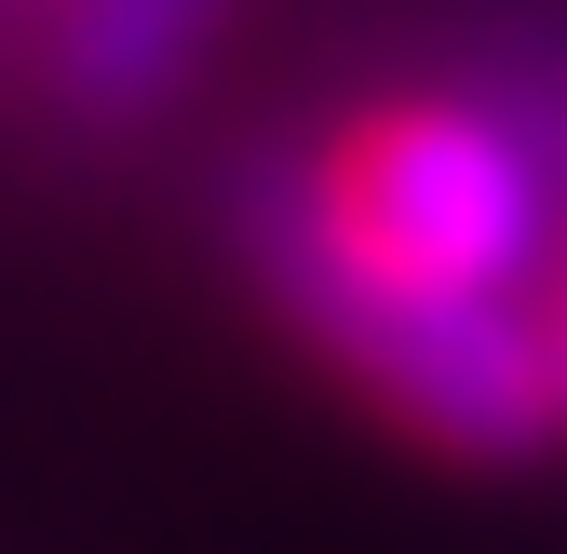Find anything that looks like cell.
<instances>
[{
	"mask_svg": "<svg viewBox=\"0 0 567 554\" xmlns=\"http://www.w3.org/2000/svg\"><path fill=\"white\" fill-rule=\"evenodd\" d=\"M257 230L405 298H514L540 257V150L473 95H379L257 203Z\"/></svg>",
	"mask_w": 567,
	"mask_h": 554,
	"instance_id": "cell-1",
	"label": "cell"
},
{
	"mask_svg": "<svg viewBox=\"0 0 567 554\" xmlns=\"http://www.w3.org/2000/svg\"><path fill=\"white\" fill-rule=\"evenodd\" d=\"M257 270H270V298L298 311V338L379 406L392 433H419V447H446V460H527L567 420L554 325H527L514 298H405V285H365V270L284 244V230H257Z\"/></svg>",
	"mask_w": 567,
	"mask_h": 554,
	"instance_id": "cell-2",
	"label": "cell"
},
{
	"mask_svg": "<svg viewBox=\"0 0 567 554\" xmlns=\"http://www.w3.org/2000/svg\"><path fill=\"white\" fill-rule=\"evenodd\" d=\"M554 366H567V298H554Z\"/></svg>",
	"mask_w": 567,
	"mask_h": 554,
	"instance_id": "cell-4",
	"label": "cell"
},
{
	"mask_svg": "<svg viewBox=\"0 0 567 554\" xmlns=\"http://www.w3.org/2000/svg\"><path fill=\"white\" fill-rule=\"evenodd\" d=\"M217 14H230V0H68L54 68H68L82 109H150L176 68L217 41Z\"/></svg>",
	"mask_w": 567,
	"mask_h": 554,
	"instance_id": "cell-3",
	"label": "cell"
}]
</instances>
